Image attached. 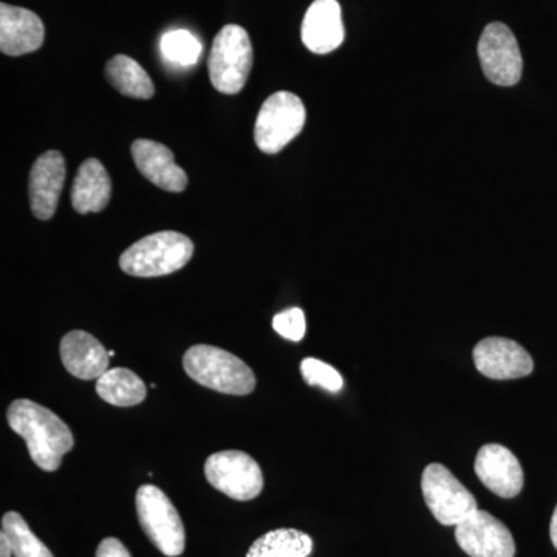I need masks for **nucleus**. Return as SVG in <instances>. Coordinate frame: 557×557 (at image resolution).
Here are the masks:
<instances>
[{"instance_id": "nucleus-24", "label": "nucleus", "mask_w": 557, "mask_h": 557, "mask_svg": "<svg viewBox=\"0 0 557 557\" xmlns=\"http://www.w3.org/2000/svg\"><path fill=\"white\" fill-rule=\"evenodd\" d=\"M300 373L302 379L310 384V386H319L332 394H338L343 391L344 380L341 373L330 364H325L321 359L306 358L300 362Z\"/></svg>"}, {"instance_id": "nucleus-11", "label": "nucleus", "mask_w": 557, "mask_h": 557, "mask_svg": "<svg viewBox=\"0 0 557 557\" xmlns=\"http://www.w3.org/2000/svg\"><path fill=\"white\" fill-rule=\"evenodd\" d=\"M475 368L491 380H516L533 372V359L530 354L507 338L491 336L480 341L472 351Z\"/></svg>"}, {"instance_id": "nucleus-19", "label": "nucleus", "mask_w": 557, "mask_h": 557, "mask_svg": "<svg viewBox=\"0 0 557 557\" xmlns=\"http://www.w3.org/2000/svg\"><path fill=\"white\" fill-rule=\"evenodd\" d=\"M106 78L124 97L149 100L156 94V86L148 72L126 54H116L108 62Z\"/></svg>"}, {"instance_id": "nucleus-27", "label": "nucleus", "mask_w": 557, "mask_h": 557, "mask_svg": "<svg viewBox=\"0 0 557 557\" xmlns=\"http://www.w3.org/2000/svg\"><path fill=\"white\" fill-rule=\"evenodd\" d=\"M13 548H11L9 539L5 534L0 533V557H13Z\"/></svg>"}, {"instance_id": "nucleus-10", "label": "nucleus", "mask_w": 557, "mask_h": 557, "mask_svg": "<svg viewBox=\"0 0 557 557\" xmlns=\"http://www.w3.org/2000/svg\"><path fill=\"white\" fill-rule=\"evenodd\" d=\"M458 547L471 557H515L516 544L507 525L478 509L456 527Z\"/></svg>"}, {"instance_id": "nucleus-3", "label": "nucleus", "mask_w": 557, "mask_h": 557, "mask_svg": "<svg viewBox=\"0 0 557 557\" xmlns=\"http://www.w3.org/2000/svg\"><path fill=\"white\" fill-rule=\"evenodd\" d=\"M194 244L185 234L161 231L135 242L121 255L120 267L135 277H159L182 270L193 259Z\"/></svg>"}, {"instance_id": "nucleus-16", "label": "nucleus", "mask_w": 557, "mask_h": 557, "mask_svg": "<svg viewBox=\"0 0 557 557\" xmlns=\"http://www.w3.org/2000/svg\"><path fill=\"white\" fill-rule=\"evenodd\" d=\"M132 157L141 175L168 193H183L188 186V175L175 164L174 153L161 143L137 139L132 145Z\"/></svg>"}, {"instance_id": "nucleus-22", "label": "nucleus", "mask_w": 557, "mask_h": 557, "mask_svg": "<svg viewBox=\"0 0 557 557\" xmlns=\"http://www.w3.org/2000/svg\"><path fill=\"white\" fill-rule=\"evenodd\" d=\"M2 533L9 539L14 557H54L47 545L35 536L20 512L3 515Z\"/></svg>"}, {"instance_id": "nucleus-18", "label": "nucleus", "mask_w": 557, "mask_h": 557, "mask_svg": "<svg viewBox=\"0 0 557 557\" xmlns=\"http://www.w3.org/2000/svg\"><path fill=\"white\" fill-rule=\"evenodd\" d=\"M112 196L109 172L100 160L89 159L81 164L72 188L73 209L79 214L101 212Z\"/></svg>"}, {"instance_id": "nucleus-23", "label": "nucleus", "mask_w": 557, "mask_h": 557, "mask_svg": "<svg viewBox=\"0 0 557 557\" xmlns=\"http://www.w3.org/2000/svg\"><path fill=\"white\" fill-rule=\"evenodd\" d=\"M161 51L172 64L188 67L199 61L201 44L193 33L174 30L166 33L161 39Z\"/></svg>"}, {"instance_id": "nucleus-6", "label": "nucleus", "mask_w": 557, "mask_h": 557, "mask_svg": "<svg viewBox=\"0 0 557 557\" xmlns=\"http://www.w3.org/2000/svg\"><path fill=\"white\" fill-rule=\"evenodd\" d=\"M306 106L292 91H277L263 102L256 120L255 141L263 153L281 152L306 126Z\"/></svg>"}, {"instance_id": "nucleus-14", "label": "nucleus", "mask_w": 557, "mask_h": 557, "mask_svg": "<svg viewBox=\"0 0 557 557\" xmlns=\"http://www.w3.org/2000/svg\"><path fill=\"white\" fill-rule=\"evenodd\" d=\"M46 27L38 14L21 7L0 3V50L7 57H22L42 47Z\"/></svg>"}, {"instance_id": "nucleus-7", "label": "nucleus", "mask_w": 557, "mask_h": 557, "mask_svg": "<svg viewBox=\"0 0 557 557\" xmlns=\"http://www.w3.org/2000/svg\"><path fill=\"white\" fill-rule=\"evenodd\" d=\"M424 502L442 525L453 527L478 511V500L460 480L440 463L426 467L421 475Z\"/></svg>"}, {"instance_id": "nucleus-9", "label": "nucleus", "mask_w": 557, "mask_h": 557, "mask_svg": "<svg viewBox=\"0 0 557 557\" xmlns=\"http://www.w3.org/2000/svg\"><path fill=\"white\" fill-rule=\"evenodd\" d=\"M478 53L483 73L496 86H516L522 78L523 60L518 39L502 22L486 25Z\"/></svg>"}, {"instance_id": "nucleus-15", "label": "nucleus", "mask_w": 557, "mask_h": 557, "mask_svg": "<svg viewBox=\"0 0 557 557\" xmlns=\"http://www.w3.org/2000/svg\"><path fill=\"white\" fill-rule=\"evenodd\" d=\"M65 160L58 150L42 153L30 172V205L33 214L39 220H49L57 212L62 188H64Z\"/></svg>"}, {"instance_id": "nucleus-17", "label": "nucleus", "mask_w": 557, "mask_h": 557, "mask_svg": "<svg viewBox=\"0 0 557 557\" xmlns=\"http://www.w3.org/2000/svg\"><path fill=\"white\" fill-rule=\"evenodd\" d=\"M62 364L79 380H98L109 370V351L100 341L83 330L70 332L61 341Z\"/></svg>"}, {"instance_id": "nucleus-4", "label": "nucleus", "mask_w": 557, "mask_h": 557, "mask_svg": "<svg viewBox=\"0 0 557 557\" xmlns=\"http://www.w3.org/2000/svg\"><path fill=\"white\" fill-rule=\"evenodd\" d=\"M251 39L240 25H225L212 42L208 58L209 79L214 89L223 95H236L247 84L251 73Z\"/></svg>"}, {"instance_id": "nucleus-8", "label": "nucleus", "mask_w": 557, "mask_h": 557, "mask_svg": "<svg viewBox=\"0 0 557 557\" xmlns=\"http://www.w3.org/2000/svg\"><path fill=\"white\" fill-rule=\"evenodd\" d=\"M205 475L211 486L234 500H252L263 490L262 469L242 450H222L209 456Z\"/></svg>"}, {"instance_id": "nucleus-28", "label": "nucleus", "mask_w": 557, "mask_h": 557, "mask_svg": "<svg viewBox=\"0 0 557 557\" xmlns=\"http://www.w3.org/2000/svg\"><path fill=\"white\" fill-rule=\"evenodd\" d=\"M549 536H552L553 545L557 549V505L555 512H553L552 525H549Z\"/></svg>"}, {"instance_id": "nucleus-25", "label": "nucleus", "mask_w": 557, "mask_h": 557, "mask_svg": "<svg viewBox=\"0 0 557 557\" xmlns=\"http://www.w3.org/2000/svg\"><path fill=\"white\" fill-rule=\"evenodd\" d=\"M273 329L282 338L288 341L302 339L307 332L306 314L300 309H288L276 314L273 319Z\"/></svg>"}, {"instance_id": "nucleus-26", "label": "nucleus", "mask_w": 557, "mask_h": 557, "mask_svg": "<svg viewBox=\"0 0 557 557\" xmlns=\"http://www.w3.org/2000/svg\"><path fill=\"white\" fill-rule=\"evenodd\" d=\"M95 557H132L129 549L124 547L123 542L115 537H108L98 545Z\"/></svg>"}, {"instance_id": "nucleus-1", "label": "nucleus", "mask_w": 557, "mask_h": 557, "mask_svg": "<svg viewBox=\"0 0 557 557\" xmlns=\"http://www.w3.org/2000/svg\"><path fill=\"white\" fill-rule=\"evenodd\" d=\"M10 428L27 443L32 460L47 472L57 471L75 445L72 431L57 413L32 399H16L7 412Z\"/></svg>"}, {"instance_id": "nucleus-5", "label": "nucleus", "mask_w": 557, "mask_h": 557, "mask_svg": "<svg viewBox=\"0 0 557 557\" xmlns=\"http://www.w3.org/2000/svg\"><path fill=\"white\" fill-rule=\"evenodd\" d=\"M137 515L139 525L149 541L168 557L183 555L186 545L185 527L171 498L153 485L138 487Z\"/></svg>"}, {"instance_id": "nucleus-21", "label": "nucleus", "mask_w": 557, "mask_h": 557, "mask_svg": "<svg viewBox=\"0 0 557 557\" xmlns=\"http://www.w3.org/2000/svg\"><path fill=\"white\" fill-rule=\"evenodd\" d=\"M311 552L313 541L309 534L282 528L259 537L248 549L247 557H309Z\"/></svg>"}, {"instance_id": "nucleus-12", "label": "nucleus", "mask_w": 557, "mask_h": 557, "mask_svg": "<svg viewBox=\"0 0 557 557\" xmlns=\"http://www.w3.org/2000/svg\"><path fill=\"white\" fill-rule=\"evenodd\" d=\"M475 474L498 497L512 498L523 487V469L515 454L505 446L485 445L475 458Z\"/></svg>"}, {"instance_id": "nucleus-13", "label": "nucleus", "mask_w": 557, "mask_h": 557, "mask_svg": "<svg viewBox=\"0 0 557 557\" xmlns=\"http://www.w3.org/2000/svg\"><path fill=\"white\" fill-rule=\"evenodd\" d=\"M300 38L311 53L327 54L339 49L346 30L338 0H314L304 16Z\"/></svg>"}, {"instance_id": "nucleus-2", "label": "nucleus", "mask_w": 557, "mask_h": 557, "mask_svg": "<svg viewBox=\"0 0 557 557\" xmlns=\"http://www.w3.org/2000/svg\"><path fill=\"white\" fill-rule=\"evenodd\" d=\"M183 368L200 386L226 395H248L256 388V376L247 362L223 348L193 346L183 357Z\"/></svg>"}, {"instance_id": "nucleus-20", "label": "nucleus", "mask_w": 557, "mask_h": 557, "mask_svg": "<svg viewBox=\"0 0 557 557\" xmlns=\"http://www.w3.org/2000/svg\"><path fill=\"white\" fill-rule=\"evenodd\" d=\"M97 394L109 405L132 408L145 401L146 384L129 369H110L97 380Z\"/></svg>"}]
</instances>
